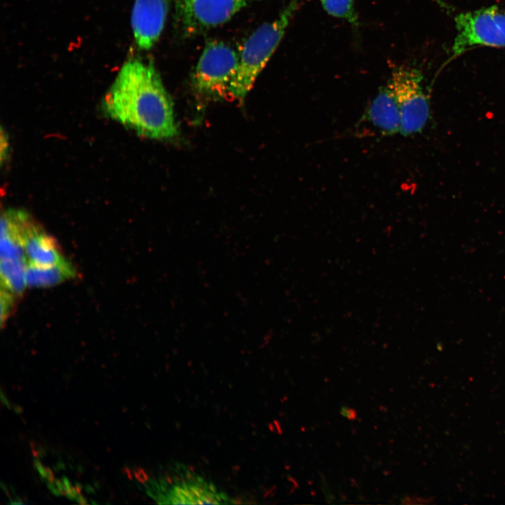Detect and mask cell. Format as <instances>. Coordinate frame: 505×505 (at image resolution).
I'll use <instances>...</instances> for the list:
<instances>
[{
	"label": "cell",
	"instance_id": "1",
	"mask_svg": "<svg viewBox=\"0 0 505 505\" xmlns=\"http://www.w3.org/2000/svg\"><path fill=\"white\" fill-rule=\"evenodd\" d=\"M101 107L107 117L139 135L169 140L178 134L172 100L151 62L126 61Z\"/></svg>",
	"mask_w": 505,
	"mask_h": 505
},
{
	"label": "cell",
	"instance_id": "2",
	"mask_svg": "<svg viewBox=\"0 0 505 505\" xmlns=\"http://www.w3.org/2000/svg\"><path fill=\"white\" fill-rule=\"evenodd\" d=\"M300 0H290L272 21L262 24L245 41L228 96L243 100L271 58L299 8Z\"/></svg>",
	"mask_w": 505,
	"mask_h": 505
},
{
	"label": "cell",
	"instance_id": "3",
	"mask_svg": "<svg viewBox=\"0 0 505 505\" xmlns=\"http://www.w3.org/2000/svg\"><path fill=\"white\" fill-rule=\"evenodd\" d=\"M454 22L451 58L479 46L505 48V6L462 12L455 16Z\"/></svg>",
	"mask_w": 505,
	"mask_h": 505
},
{
	"label": "cell",
	"instance_id": "4",
	"mask_svg": "<svg viewBox=\"0 0 505 505\" xmlns=\"http://www.w3.org/2000/svg\"><path fill=\"white\" fill-rule=\"evenodd\" d=\"M419 69L406 65L393 69L387 86L398 104L401 126L400 133L409 135L420 132L429 115V100L422 86Z\"/></svg>",
	"mask_w": 505,
	"mask_h": 505
},
{
	"label": "cell",
	"instance_id": "5",
	"mask_svg": "<svg viewBox=\"0 0 505 505\" xmlns=\"http://www.w3.org/2000/svg\"><path fill=\"white\" fill-rule=\"evenodd\" d=\"M238 63L239 55L229 45L219 41L208 43L194 74L196 91L208 97L218 99L228 96Z\"/></svg>",
	"mask_w": 505,
	"mask_h": 505
},
{
	"label": "cell",
	"instance_id": "6",
	"mask_svg": "<svg viewBox=\"0 0 505 505\" xmlns=\"http://www.w3.org/2000/svg\"><path fill=\"white\" fill-rule=\"evenodd\" d=\"M253 0H175L176 22L185 34L222 25Z\"/></svg>",
	"mask_w": 505,
	"mask_h": 505
},
{
	"label": "cell",
	"instance_id": "7",
	"mask_svg": "<svg viewBox=\"0 0 505 505\" xmlns=\"http://www.w3.org/2000/svg\"><path fill=\"white\" fill-rule=\"evenodd\" d=\"M173 0H135L130 16L133 37L140 50L151 49L159 40Z\"/></svg>",
	"mask_w": 505,
	"mask_h": 505
},
{
	"label": "cell",
	"instance_id": "8",
	"mask_svg": "<svg viewBox=\"0 0 505 505\" xmlns=\"http://www.w3.org/2000/svg\"><path fill=\"white\" fill-rule=\"evenodd\" d=\"M23 245L28 262L37 266H53L66 260L55 238L35 222L29 229Z\"/></svg>",
	"mask_w": 505,
	"mask_h": 505
},
{
	"label": "cell",
	"instance_id": "9",
	"mask_svg": "<svg viewBox=\"0 0 505 505\" xmlns=\"http://www.w3.org/2000/svg\"><path fill=\"white\" fill-rule=\"evenodd\" d=\"M368 118L382 133L393 135L400 132L401 119L398 104L387 85L379 89L372 101Z\"/></svg>",
	"mask_w": 505,
	"mask_h": 505
},
{
	"label": "cell",
	"instance_id": "10",
	"mask_svg": "<svg viewBox=\"0 0 505 505\" xmlns=\"http://www.w3.org/2000/svg\"><path fill=\"white\" fill-rule=\"evenodd\" d=\"M76 275L73 265L67 260L49 267L28 262L26 269L27 286L44 288L57 285Z\"/></svg>",
	"mask_w": 505,
	"mask_h": 505
},
{
	"label": "cell",
	"instance_id": "11",
	"mask_svg": "<svg viewBox=\"0 0 505 505\" xmlns=\"http://www.w3.org/2000/svg\"><path fill=\"white\" fill-rule=\"evenodd\" d=\"M27 264L26 260H1V288L14 295H20L27 286Z\"/></svg>",
	"mask_w": 505,
	"mask_h": 505
},
{
	"label": "cell",
	"instance_id": "12",
	"mask_svg": "<svg viewBox=\"0 0 505 505\" xmlns=\"http://www.w3.org/2000/svg\"><path fill=\"white\" fill-rule=\"evenodd\" d=\"M324 10L330 15L343 19L356 29L360 22L354 0H321Z\"/></svg>",
	"mask_w": 505,
	"mask_h": 505
},
{
	"label": "cell",
	"instance_id": "13",
	"mask_svg": "<svg viewBox=\"0 0 505 505\" xmlns=\"http://www.w3.org/2000/svg\"><path fill=\"white\" fill-rule=\"evenodd\" d=\"M13 295L6 289L1 288V323L8 316L10 313L11 306L13 304Z\"/></svg>",
	"mask_w": 505,
	"mask_h": 505
},
{
	"label": "cell",
	"instance_id": "14",
	"mask_svg": "<svg viewBox=\"0 0 505 505\" xmlns=\"http://www.w3.org/2000/svg\"><path fill=\"white\" fill-rule=\"evenodd\" d=\"M1 144L0 157H1V162L2 163L4 162V161L6 160L8 156V147H9L8 134L6 133V131L3 128L1 129V144Z\"/></svg>",
	"mask_w": 505,
	"mask_h": 505
},
{
	"label": "cell",
	"instance_id": "15",
	"mask_svg": "<svg viewBox=\"0 0 505 505\" xmlns=\"http://www.w3.org/2000/svg\"><path fill=\"white\" fill-rule=\"evenodd\" d=\"M133 472L137 480L140 482L142 484H144L149 480V477L143 469L140 467L135 468Z\"/></svg>",
	"mask_w": 505,
	"mask_h": 505
},
{
	"label": "cell",
	"instance_id": "16",
	"mask_svg": "<svg viewBox=\"0 0 505 505\" xmlns=\"http://www.w3.org/2000/svg\"><path fill=\"white\" fill-rule=\"evenodd\" d=\"M341 413L343 416L347 417L349 419H354L356 417V413L355 410L345 407L342 408Z\"/></svg>",
	"mask_w": 505,
	"mask_h": 505
},
{
	"label": "cell",
	"instance_id": "17",
	"mask_svg": "<svg viewBox=\"0 0 505 505\" xmlns=\"http://www.w3.org/2000/svg\"><path fill=\"white\" fill-rule=\"evenodd\" d=\"M61 480H62V483H63V485H64V488H65V492H68L69 490H70V489H71V487H72V485L69 480L65 476H63L61 478Z\"/></svg>",
	"mask_w": 505,
	"mask_h": 505
},
{
	"label": "cell",
	"instance_id": "18",
	"mask_svg": "<svg viewBox=\"0 0 505 505\" xmlns=\"http://www.w3.org/2000/svg\"><path fill=\"white\" fill-rule=\"evenodd\" d=\"M46 480L53 483L55 480L54 474L53 473V471L49 467H46Z\"/></svg>",
	"mask_w": 505,
	"mask_h": 505
},
{
	"label": "cell",
	"instance_id": "19",
	"mask_svg": "<svg viewBox=\"0 0 505 505\" xmlns=\"http://www.w3.org/2000/svg\"><path fill=\"white\" fill-rule=\"evenodd\" d=\"M1 403L4 405H6L8 409H11V404L10 403L9 400L6 397L3 391L1 392Z\"/></svg>",
	"mask_w": 505,
	"mask_h": 505
},
{
	"label": "cell",
	"instance_id": "20",
	"mask_svg": "<svg viewBox=\"0 0 505 505\" xmlns=\"http://www.w3.org/2000/svg\"><path fill=\"white\" fill-rule=\"evenodd\" d=\"M84 489L87 494H94L95 493L94 487L88 484L86 485Z\"/></svg>",
	"mask_w": 505,
	"mask_h": 505
},
{
	"label": "cell",
	"instance_id": "21",
	"mask_svg": "<svg viewBox=\"0 0 505 505\" xmlns=\"http://www.w3.org/2000/svg\"><path fill=\"white\" fill-rule=\"evenodd\" d=\"M123 473L127 476V477L130 479H133V474L132 471L129 469V468L124 467L123 468Z\"/></svg>",
	"mask_w": 505,
	"mask_h": 505
},
{
	"label": "cell",
	"instance_id": "22",
	"mask_svg": "<svg viewBox=\"0 0 505 505\" xmlns=\"http://www.w3.org/2000/svg\"><path fill=\"white\" fill-rule=\"evenodd\" d=\"M13 409L14 412L18 415H20L22 412V408L19 405H13Z\"/></svg>",
	"mask_w": 505,
	"mask_h": 505
},
{
	"label": "cell",
	"instance_id": "23",
	"mask_svg": "<svg viewBox=\"0 0 505 505\" xmlns=\"http://www.w3.org/2000/svg\"><path fill=\"white\" fill-rule=\"evenodd\" d=\"M74 487L79 493H81V490L83 489V485L79 482L75 483Z\"/></svg>",
	"mask_w": 505,
	"mask_h": 505
}]
</instances>
